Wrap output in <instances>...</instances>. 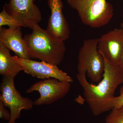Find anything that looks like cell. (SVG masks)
Listing matches in <instances>:
<instances>
[{"label":"cell","mask_w":123,"mask_h":123,"mask_svg":"<svg viewBox=\"0 0 123 123\" xmlns=\"http://www.w3.org/2000/svg\"><path fill=\"white\" fill-rule=\"evenodd\" d=\"M105 62L103 77L98 85L89 83L85 73H78L76 76L88 106L96 116L112 110L111 101L115 97L117 88L123 84V70L118 65Z\"/></svg>","instance_id":"6da1fadb"},{"label":"cell","mask_w":123,"mask_h":123,"mask_svg":"<svg viewBox=\"0 0 123 123\" xmlns=\"http://www.w3.org/2000/svg\"><path fill=\"white\" fill-rule=\"evenodd\" d=\"M32 30V33L23 37L30 58L57 65L61 63L66 51L64 41L55 37L38 24Z\"/></svg>","instance_id":"7a4b0ae2"},{"label":"cell","mask_w":123,"mask_h":123,"mask_svg":"<svg viewBox=\"0 0 123 123\" xmlns=\"http://www.w3.org/2000/svg\"><path fill=\"white\" fill-rule=\"evenodd\" d=\"M77 12L82 22L91 28H99L108 24L113 17L114 9L106 0H66Z\"/></svg>","instance_id":"3957f363"},{"label":"cell","mask_w":123,"mask_h":123,"mask_svg":"<svg viewBox=\"0 0 123 123\" xmlns=\"http://www.w3.org/2000/svg\"><path fill=\"white\" fill-rule=\"evenodd\" d=\"M98 38L84 40L79 50L77 66L78 73H85L91 81L98 83L103 77L105 62L98 49Z\"/></svg>","instance_id":"277c9868"},{"label":"cell","mask_w":123,"mask_h":123,"mask_svg":"<svg viewBox=\"0 0 123 123\" xmlns=\"http://www.w3.org/2000/svg\"><path fill=\"white\" fill-rule=\"evenodd\" d=\"M14 79L12 77H3L0 86V101L10 110L11 117L8 123H15L22 110H31L34 105L32 100L22 97L16 89Z\"/></svg>","instance_id":"5b68a950"},{"label":"cell","mask_w":123,"mask_h":123,"mask_svg":"<svg viewBox=\"0 0 123 123\" xmlns=\"http://www.w3.org/2000/svg\"><path fill=\"white\" fill-rule=\"evenodd\" d=\"M70 83L55 78L43 79L33 84L26 92L30 93L37 91L39 93V98L34 101V105H50L68 93L71 88Z\"/></svg>","instance_id":"8992f818"},{"label":"cell","mask_w":123,"mask_h":123,"mask_svg":"<svg viewBox=\"0 0 123 123\" xmlns=\"http://www.w3.org/2000/svg\"><path fill=\"white\" fill-rule=\"evenodd\" d=\"M13 57L22 66L24 72L32 77L43 80L52 78L62 81L73 82V79L71 77L60 69L55 64L21 59L16 55Z\"/></svg>","instance_id":"52a82bcc"},{"label":"cell","mask_w":123,"mask_h":123,"mask_svg":"<svg viewBox=\"0 0 123 123\" xmlns=\"http://www.w3.org/2000/svg\"><path fill=\"white\" fill-rule=\"evenodd\" d=\"M7 12L20 21L25 27L33 29L42 20L41 12L33 0H9L5 5Z\"/></svg>","instance_id":"ba28073f"},{"label":"cell","mask_w":123,"mask_h":123,"mask_svg":"<svg viewBox=\"0 0 123 123\" xmlns=\"http://www.w3.org/2000/svg\"><path fill=\"white\" fill-rule=\"evenodd\" d=\"M98 49L106 61L118 66L123 51V29H115L98 38Z\"/></svg>","instance_id":"9c48e42d"},{"label":"cell","mask_w":123,"mask_h":123,"mask_svg":"<svg viewBox=\"0 0 123 123\" xmlns=\"http://www.w3.org/2000/svg\"><path fill=\"white\" fill-rule=\"evenodd\" d=\"M51 14L46 30L56 38L64 42L70 37V30L63 12V4L61 0H48Z\"/></svg>","instance_id":"30bf717a"},{"label":"cell","mask_w":123,"mask_h":123,"mask_svg":"<svg viewBox=\"0 0 123 123\" xmlns=\"http://www.w3.org/2000/svg\"><path fill=\"white\" fill-rule=\"evenodd\" d=\"M21 27L6 29L0 27V43L13 51L18 57L31 59L28 48L22 37Z\"/></svg>","instance_id":"8fae6325"},{"label":"cell","mask_w":123,"mask_h":123,"mask_svg":"<svg viewBox=\"0 0 123 123\" xmlns=\"http://www.w3.org/2000/svg\"><path fill=\"white\" fill-rule=\"evenodd\" d=\"M10 50L0 43V74L3 77L14 78L24 69L22 66L11 55Z\"/></svg>","instance_id":"7c38bea8"},{"label":"cell","mask_w":123,"mask_h":123,"mask_svg":"<svg viewBox=\"0 0 123 123\" xmlns=\"http://www.w3.org/2000/svg\"><path fill=\"white\" fill-rule=\"evenodd\" d=\"M7 25L9 28H17L19 27H25V25L20 21L11 16L7 12L5 5L4 6L2 11L0 13V27Z\"/></svg>","instance_id":"4fadbf2b"},{"label":"cell","mask_w":123,"mask_h":123,"mask_svg":"<svg viewBox=\"0 0 123 123\" xmlns=\"http://www.w3.org/2000/svg\"><path fill=\"white\" fill-rule=\"evenodd\" d=\"M105 123H123V105L113 108L106 117Z\"/></svg>","instance_id":"5bb4252c"},{"label":"cell","mask_w":123,"mask_h":123,"mask_svg":"<svg viewBox=\"0 0 123 123\" xmlns=\"http://www.w3.org/2000/svg\"><path fill=\"white\" fill-rule=\"evenodd\" d=\"M110 105L112 110L114 108H119L123 105V86L120 89L119 95L112 98Z\"/></svg>","instance_id":"9a60e30c"},{"label":"cell","mask_w":123,"mask_h":123,"mask_svg":"<svg viewBox=\"0 0 123 123\" xmlns=\"http://www.w3.org/2000/svg\"><path fill=\"white\" fill-rule=\"evenodd\" d=\"M3 103L0 101V118L9 121L11 117V113L6 109Z\"/></svg>","instance_id":"2e32d148"},{"label":"cell","mask_w":123,"mask_h":123,"mask_svg":"<svg viewBox=\"0 0 123 123\" xmlns=\"http://www.w3.org/2000/svg\"><path fill=\"white\" fill-rule=\"evenodd\" d=\"M118 66L123 71V51L120 57Z\"/></svg>","instance_id":"e0dca14e"},{"label":"cell","mask_w":123,"mask_h":123,"mask_svg":"<svg viewBox=\"0 0 123 123\" xmlns=\"http://www.w3.org/2000/svg\"><path fill=\"white\" fill-rule=\"evenodd\" d=\"M120 26H121V28H123V22L121 24Z\"/></svg>","instance_id":"ac0fdd59"}]
</instances>
